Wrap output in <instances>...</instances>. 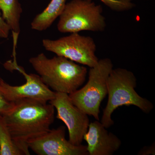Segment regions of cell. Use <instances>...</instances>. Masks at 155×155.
Masks as SVG:
<instances>
[{"label":"cell","instance_id":"cell-2","mask_svg":"<svg viewBox=\"0 0 155 155\" xmlns=\"http://www.w3.org/2000/svg\"><path fill=\"white\" fill-rule=\"evenodd\" d=\"M29 62L43 83L55 92L71 94L86 80V67L64 57L57 56L50 59L41 53L31 58Z\"/></svg>","mask_w":155,"mask_h":155},{"label":"cell","instance_id":"cell-14","mask_svg":"<svg viewBox=\"0 0 155 155\" xmlns=\"http://www.w3.org/2000/svg\"><path fill=\"white\" fill-rule=\"evenodd\" d=\"M112 11L123 12L129 11L135 7L132 0H100Z\"/></svg>","mask_w":155,"mask_h":155},{"label":"cell","instance_id":"cell-11","mask_svg":"<svg viewBox=\"0 0 155 155\" xmlns=\"http://www.w3.org/2000/svg\"><path fill=\"white\" fill-rule=\"evenodd\" d=\"M66 2L67 0H51L45 9L32 20L31 29L43 31L49 28L62 13Z\"/></svg>","mask_w":155,"mask_h":155},{"label":"cell","instance_id":"cell-1","mask_svg":"<svg viewBox=\"0 0 155 155\" xmlns=\"http://www.w3.org/2000/svg\"><path fill=\"white\" fill-rule=\"evenodd\" d=\"M54 115L55 108L51 104L23 98L14 102L12 109L3 116L16 144L24 155H29L27 141L48 132Z\"/></svg>","mask_w":155,"mask_h":155},{"label":"cell","instance_id":"cell-10","mask_svg":"<svg viewBox=\"0 0 155 155\" xmlns=\"http://www.w3.org/2000/svg\"><path fill=\"white\" fill-rule=\"evenodd\" d=\"M87 143L88 155H112L122 145L120 139L98 120L90 122L88 130L83 137Z\"/></svg>","mask_w":155,"mask_h":155},{"label":"cell","instance_id":"cell-13","mask_svg":"<svg viewBox=\"0 0 155 155\" xmlns=\"http://www.w3.org/2000/svg\"><path fill=\"white\" fill-rule=\"evenodd\" d=\"M0 155H24L15 142L4 116L0 114Z\"/></svg>","mask_w":155,"mask_h":155},{"label":"cell","instance_id":"cell-3","mask_svg":"<svg viewBox=\"0 0 155 155\" xmlns=\"http://www.w3.org/2000/svg\"><path fill=\"white\" fill-rule=\"evenodd\" d=\"M137 85V80L133 72L122 68L112 70L107 80V103L101 122L106 128L114 125L112 114L119 107L134 106L147 114L153 109V103L136 91Z\"/></svg>","mask_w":155,"mask_h":155},{"label":"cell","instance_id":"cell-17","mask_svg":"<svg viewBox=\"0 0 155 155\" xmlns=\"http://www.w3.org/2000/svg\"><path fill=\"white\" fill-rule=\"evenodd\" d=\"M154 143L150 146L144 147L138 153L139 155H155V145Z\"/></svg>","mask_w":155,"mask_h":155},{"label":"cell","instance_id":"cell-12","mask_svg":"<svg viewBox=\"0 0 155 155\" xmlns=\"http://www.w3.org/2000/svg\"><path fill=\"white\" fill-rule=\"evenodd\" d=\"M0 11L12 32L19 34V22L22 10L18 0H0Z\"/></svg>","mask_w":155,"mask_h":155},{"label":"cell","instance_id":"cell-5","mask_svg":"<svg viewBox=\"0 0 155 155\" xmlns=\"http://www.w3.org/2000/svg\"><path fill=\"white\" fill-rule=\"evenodd\" d=\"M103 13L102 7L92 0H72L59 16L58 30L63 33L103 32L107 27Z\"/></svg>","mask_w":155,"mask_h":155},{"label":"cell","instance_id":"cell-7","mask_svg":"<svg viewBox=\"0 0 155 155\" xmlns=\"http://www.w3.org/2000/svg\"><path fill=\"white\" fill-rule=\"evenodd\" d=\"M42 45L45 49L57 56L90 68L95 66L98 62L96 55V44L90 36L72 33L55 40L45 39L42 40Z\"/></svg>","mask_w":155,"mask_h":155},{"label":"cell","instance_id":"cell-6","mask_svg":"<svg viewBox=\"0 0 155 155\" xmlns=\"http://www.w3.org/2000/svg\"><path fill=\"white\" fill-rule=\"evenodd\" d=\"M17 41L18 39L13 38V61H7L3 65L7 70L11 72L17 70L20 72L24 76L26 82L19 86H12L0 77V91L6 99L11 102L23 98L49 102L54 97L55 92L43 83L39 75L28 74L23 67L17 64L16 51Z\"/></svg>","mask_w":155,"mask_h":155},{"label":"cell","instance_id":"cell-15","mask_svg":"<svg viewBox=\"0 0 155 155\" xmlns=\"http://www.w3.org/2000/svg\"><path fill=\"white\" fill-rule=\"evenodd\" d=\"M14 102L8 101L0 91V114L4 115L7 114L13 107Z\"/></svg>","mask_w":155,"mask_h":155},{"label":"cell","instance_id":"cell-18","mask_svg":"<svg viewBox=\"0 0 155 155\" xmlns=\"http://www.w3.org/2000/svg\"><path fill=\"white\" fill-rule=\"evenodd\" d=\"M142 1H150V0H142Z\"/></svg>","mask_w":155,"mask_h":155},{"label":"cell","instance_id":"cell-9","mask_svg":"<svg viewBox=\"0 0 155 155\" xmlns=\"http://www.w3.org/2000/svg\"><path fill=\"white\" fill-rule=\"evenodd\" d=\"M66 130L64 125L50 129L28 140V148L38 155H88L87 146L75 145L66 139Z\"/></svg>","mask_w":155,"mask_h":155},{"label":"cell","instance_id":"cell-4","mask_svg":"<svg viewBox=\"0 0 155 155\" xmlns=\"http://www.w3.org/2000/svg\"><path fill=\"white\" fill-rule=\"evenodd\" d=\"M113 68L114 65L110 58L99 60L97 65L90 69L86 84L69 94L76 107L98 121L100 106L107 95L108 78Z\"/></svg>","mask_w":155,"mask_h":155},{"label":"cell","instance_id":"cell-8","mask_svg":"<svg viewBox=\"0 0 155 155\" xmlns=\"http://www.w3.org/2000/svg\"><path fill=\"white\" fill-rule=\"evenodd\" d=\"M49 104L57 110L56 118L64 122L69 132V141L75 145L81 144L90 124L88 115L72 103L69 94L55 92Z\"/></svg>","mask_w":155,"mask_h":155},{"label":"cell","instance_id":"cell-16","mask_svg":"<svg viewBox=\"0 0 155 155\" xmlns=\"http://www.w3.org/2000/svg\"><path fill=\"white\" fill-rule=\"evenodd\" d=\"M10 30V26L3 18L0 11V38H8Z\"/></svg>","mask_w":155,"mask_h":155}]
</instances>
